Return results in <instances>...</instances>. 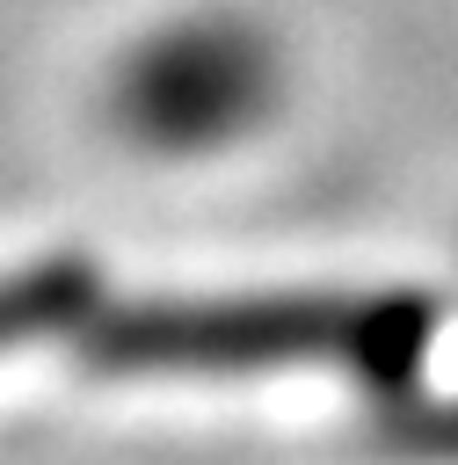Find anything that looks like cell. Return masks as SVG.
I'll list each match as a JSON object with an SVG mask.
<instances>
[{"instance_id": "obj_3", "label": "cell", "mask_w": 458, "mask_h": 465, "mask_svg": "<svg viewBox=\"0 0 458 465\" xmlns=\"http://www.w3.org/2000/svg\"><path fill=\"white\" fill-rule=\"evenodd\" d=\"M400 443H407L414 458H443V465H458V392L436 400V407H422L414 421H400Z\"/></svg>"}, {"instance_id": "obj_1", "label": "cell", "mask_w": 458, "mask_h": 465, "mask_svg": "<svg viewBox=\"0 0 458 465\" xmlns=\"http://www.w3.org/2000/svg\"><path fill=\"white\" fill-rule=\"evenodd\" d=\"M436 341V305L422 291H305L254 305H196L138 320V356L189 371H269V363H327L363 378L371 392L414 385Z\"/></svg>"}, {"instance_id": "obj_2", "label": "cell", "mask_w": 458, "mask_h": 465, "mask_svg": "<svg viewBox=\"0 0 458 465\" xmlns=\"http://www.w3.org/2000/svg\"><path fill=\"white\" fill-rule=\"evenodd\" d=\"M269 94V58L240 29H204L167 44V65L145 73V116L167 138H218Z\"/></svg>"}]
</instances>
